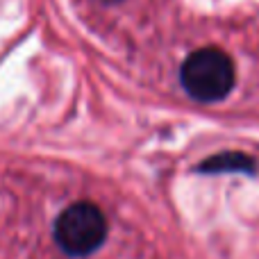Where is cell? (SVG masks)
I'll return each instance as SVG.
<instances>
[{
  "label": "cell",
  "mask_w": 259,
  "mask_h": 259,
  "mask_svg": "<svg viewBox=\"0 0 259 259\" xmlns=\"http://www.w3.org/2000/svg\"><path fill=\"white\" fill-rule=\"evenodd\" d=\"M180 80L187 94L196 100L216 103L232 91L237 73L228 53L219 48H198L184 59Z\"/></svg>",
  "instance_id": "6da1fadb"
},
{
  "label": "cell",
  "mask_w": 259,
  "mask_h": 259,
  "mask_svg": "<svg viewBox=\"0 0 259 259\" xmlns=\"http://www.w3.org/2000/svg\"><path fill=\"white\" fill-rule=\"evenodd\" d=\"M107 239V219L94 202H73L55 221V243L68 257H89Z\"/></svg>",
  "instance_id": "7a4b0ae2"
},
{
  "label": "cell",
  "mask_w": 259,
  "mask_h": 259,
  "mask_svg": "<svg viewBox=\"0 0 259 259\" xmlns=\"http://www.w3.org/2000/svg\"><path fill=\"white\" fill-rule=\"evenodd\" d=\"M200 170L205 173H252L255 161L241 152H221L202 161Z\"/></svg>",
  "instance_id": "3957f363"
}]
</instances>
